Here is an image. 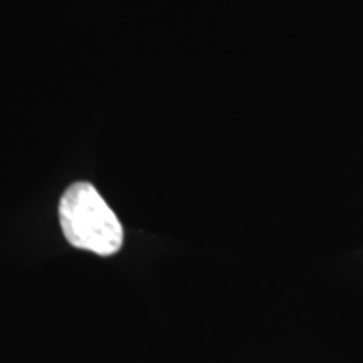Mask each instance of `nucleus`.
Wrapping results in <instances>:
<instances>
[{
  "label": "nucleus",
  "mask_w": 363,
  "mask_h": 363,
  "mask_svg": "<svg viewBox=\"0 0 363 363\" xmlns=\"http://www.w3.org/2000/svg\"><path fill=\"white\" fill-rule=\"evenodd\" d=\"M59 222L72 247L113 256L123 246V227L111 207L88 182L72 184L59 202Z\"/></svg>",
  "instance_id": "nucleus-1"
}]
</instances>
